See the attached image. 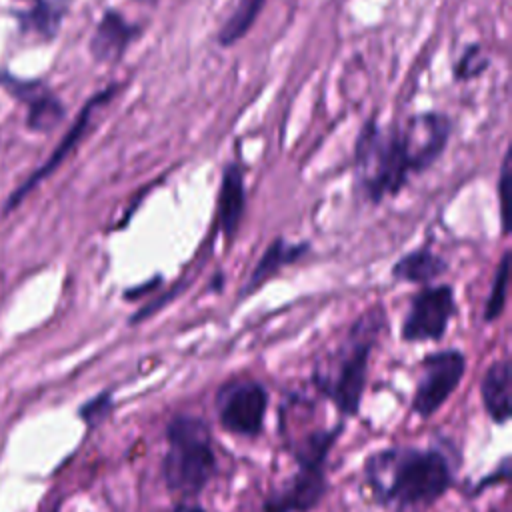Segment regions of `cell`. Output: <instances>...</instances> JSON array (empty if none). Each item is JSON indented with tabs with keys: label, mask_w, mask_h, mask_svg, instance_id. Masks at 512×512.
<instances>
[{
	"label": "cell",
	"mask_w": 512,
	"mask_h": 512,
	"mask_svg": "<svg viewBox=\"0 0 512 512\" xmlns=\"http://www.w3.org/2000/svg\"><path fill=\"white\" fill-rule=\"evenodd\" d=\"M176 512H206V510H204L202 506L194 504V502H192V504H188V502H186V504H180V506L176 508Z\"/></svg>",
	"instance_id": "cell-25"
},
{
	"label": "cell",
	"mask_w": 512,
	"mask_h": 512,
	"mask_svg": "<svg viewBox=\"0 0 512 512\" xmlns=\"http://www.w3.org/2000/svg\"><path fill=\"white\" fill-rule=\"evenodd\" d=\"M266 0H238V6L230 14V18L222 24L218 32V44L220 46H232L240 38L246 36V32L256 22L258 14L262 12Z\"/></svg>",
	"instance_id": "cell-17"
},
{
	"label": "cell",
	"mask_w": 512,
	"mask_h": 512,
	"mask_svg": "<svg viewBox=\"0 0 512 512\" xmlns=\"http://www.w3.org/2000/svg\"><path fill=\"white\" fill-rule=\"evenodd\" d=\"M112 410H114V396L110 390H104L94 398H90L88 402H84L78 408V416L84 420L88 428H94V426H100L112 414Z\"/></svg>",
	"instance_id": "cell-20"
},
{
	"label": "cell",
	"mask_w": 512,
	"mask_h": 512,
	"mask_svg": "<svg viewBox=\"0 0 512 512\" xmlns=\"http://www.w3.org/2000/svg\"><path fill=\"white\" fill-rule=\"evenodd\" d=\"M310 250L308 242H288L284 238H274L264 254L254 264L252 272L248 274L246 284L240 290V298H248L260 286H264L272 276H276L284 266L298 262Z\"/></svg>",
	"instance_id": "cell-12"
},
{
	"label": "cell",
	"mask_w": 512,
	"mask_h": 512,
	"mask_svg": "<svg viewBox=\"0 0 512 512\" xmlns=\"http://www.w3.org/2000/svg\"><path fill=\"white\" fill-rule=\"evenodd\" d=\"M510 378V362L506 358H500L486 368L480 382L482 406L488 418L498 426H504L512 414Z\"/></svg>",
	"instance_id": "cell-14"
},
{
	"label": "cell",
	"mask_w": 512,
	"mask_h": 512,
	"mask_svg": "<svg viewBox=\"0 0 512 512\" xmlns=\"http://www.w3.org/2000/svg\"><path fill=\"white\" fill-rule=\"evenodd\" d=\"M162 480L178 504L198 498L218 472L212 430L196 414H176L166 426Z\"/></svg>",
	"instance_id": "cell-4"
},
{
	"label": "cell",
	"mask_w": 512,
	"mask_h": 512,
	"mask_svg": "<svg viewBox=\"0 0 512 512\" xmlns=\"http://www.w3.org/2000/svg\"><path fill=\"white\" fill-rule=\"evenodd\" d=\"M268 400L262 382L252 378L230 380L216 392L218 422L228 434L256 438L264 428Z\"/></svg>",
	"instance_id": "cell-5"
},
{
	"label": "cell",
	"mask_w": 512,
	"mask_h": 512,
	"mask_svg": "<svg viewBox=\"0 0 512 512\" xmlns=\"http://www.w3.org/2000/svg\"><path fill=\"white\" fill-rule=\"evenodd\" d=\"M0 82L6 86V90L28 102V128L48 132L62 122L66 112L62 102L40 82H16L14 78H4Z\"/></svg>",
	"instance_id": "cell-10"
},
{
	"label": "cell",
	"mask_w": 512,
	"mask_h": 512,
	"mask_svg": "<svg viewBox=\"0 0 512 512\" xmlns=\"http://www.w3.org/2000/svg\"><path fill=\"white\" fill-rule=\"evenodd\" d=\"M454 316V288L450 284H430L412 296L400 336L404 342H438L444 338Z\"/></svg>",
	"instance_id": "cell-7"
},
{
	"label": "cell",
	"mask_w": 512,
	"mask_h": 512,
	"mask_svg": "<svg viewBox=\"0 0 512 512\" xmlns=\"http://www.w3.org/2000/svg\"><path fill=\"white\" fill-rule=\"evenodd\" d=\"M222 280H224V274H222V272H216V274L212 276V284H210V290L218 292V290L222 288Z\"/></svg>",
	"instance_id": "cell-26"
},
{
	"label": "cell",
	"mask_w": 512,
	"mask_h": 512,
	"mask_svg": "<svg viewBox=\"0 0 512 512\" xmlns=\"http://www.w3.org/2000/svg\"><path fill=\"white\" fill-rule=\"evenodd\" d=\"M446 270H448V260L444 256L436 254L430 248H418L400 256L394 262L390 274L398 282L432 284L436 278L444 276Z\"/></svg>",
	"instance_id": "cell-15"
},
{
	"label": "cell",
	"mask_w": 512,
	"mask_h": 512,
	"mask_svg": "<svg viewBox=\"0 0 512 512\" xmlns=\"http://www.w3.org/2000/svg\"><path fill=\"white\" fill-rule=\"evenodd\" d=\"M116 90H118V86H108V88H104L102 92L94 94V96L84 104V108H82V112L78 114L76 122H74L72 128L66 132V136L60 140V144H58L56 150L50 154V158H48L22 186H18V190L10 196V200L6 202V210L16 208V206L32 192V188H36L44 178H48V176L64 162V158L76 148V144H78V142L82 140V136L86 134L94 110H98L100 106H104V104L116 94Z\"/></svg>",
	"instance_id": "cell-9"
},
{
	"label": "cell",
	"mask_w": 512,
	"mask_h": 512,
	"mask_svg": "<svg viewBox=\"0 0 512 512\" xmlns=\"http://www.w3.org/2000/svg\"><path fill=\"white\" fill-rule=\"evenodd\" d=\"M450 132V118L440 112H422L390 126L366 122L354 148L358 188L374 204L396 196L412 174L440 158Z\"/></svg>",
	"instance_id": "cell-1"
},
{
	"label": "cell",
	"mask_w": 512,
	"mask_h": 512,
	"mask_svg": "<svg viewBox=\"0 0 512 512\" xmlns=\"http://www.w3.org/2000/svg\"><path fill=\"white\" fill-rule=\"evenodd\" d=\"M364 480L378 506L390 512H422L452 486L450 456L438 448L390 446L364 462Z\"/></svg>",
	"instance_id": "cell-2"
},
{
	"label": "cell",
	"mask_w": 512,
	"mask_h": 512,
	"mask_svg": "<svg viewBox=\"0 0 512 512\" xmlns=\"http://www.w3.org/2000/svg\"><path fill=\"white\" fill-rule=\"evenodd\" d=\"M508 464H510V460H508V458H502L500 468H498V470H494V474H490L488 478H484L482 482H478V484H476V492H482V490H484V486H488V484H490V482H494V480H496V482H504V480L508 478V472H510V470H508Z\"/></svg>",
	"instance_id": "cell-23"
},
{
	"label": "cell",
	"mask_w": 512,
	"mask_h": 512,
	"mask_svg": "<svg viewBox=\"0 0 512 512\" xmlns=\"http://www.w3.org/2000/svg\"><path fill=\"white\" fill-rule=\"evenodd\" d=\"M508 274H510V252L506 250L496 266L494 280L484 304V314H482L484 322H494L502 314L506 304V292H508Z\"/></svg>",
	"instance_id": "cell-18"
},
{
	"label": "cell",
	"mask_w": 512,
	"mask_h": 512,
	"mask_svg": "<svg viewBox=\"0 0 512 512\" xmlns=\"http://www.w3.org/2000/svg\"><path fill=\"white\" fill-rule=\"evenodd\" d=\"M488 66V58L484 56V50L480 46H470L468 50H464V54L460 56L454 74L460 80H468L474 78L478 74H482Z\"/></svg>",
	"instance_id": "cell-21"
},
{
	"label": "cell",
	"mask_w": 512,
	"mask_h": 512,
	"mask_svg": "<svg viewBox=\"0 0 512 512\" xmlns=\"http://www.w3.org/2000/svg\"><path fill=\"white\" fill-rule=\"evenodd\" d=\"M296 472L264 498L262 512H312L328 492L326 466L296 464Z\"/></svg>",
	"instance_id": "cell-8"
},
{
	"label": "cell",
	"mask_w": 512,
	"mask_h": 512,
	"mask_svg": "<svg viewBox=\"0 0 512 512\" xmlns=\"http://www.w3.org/2000/svg\"><path fill=\"white\" fill-rule=\"evenodd\" d=\"M344 426H332V428H320V430H312L306 436H302L300 440H296L294 444H290V452L296 464H304V466H326L328 454L332 450V446L336 444L338 436L342 434Z\"/></svg>",
	"instance_id": "cell-16"
},
{
	"label": "cell",
	"mask_w": 512,
	"mask_h": 512,
	"mask_svg": "<svg viewBox=\"0 0 512 512\" xmlns=\"http://www.w3.org/2000/svg\"><path fill=\"white\" fill-rule=\"evenodd\" d=\"M246 206L244 170L238 162H228L222 170L218 192V222L226 238H234Z\"/></svg>",
	"instance_id": "cell-13"
},
{
	"label": "cell",
	"mask_w": 512,
	"mask_h": 512,
	"mask_svg": "<svg viewBox=\"0 0 512 512\" xmlns=\"http://www.w3.org/2000/svg\"><path fill=\"white\" fill-rule=\"evenodd\" d=\"M140 34V28L126 22L118 12L108 10L98 22L92 38H90V54L100 64L116 62L124 56L126 48Z\"/></svg>",
	"instance_id": "cell-11"
},
{
	"label": "cell",
	"mask_w": 512,
	"mask_h": 512,
	"mask_svg": "<svg viewBox=\"0 0 512 512\" xmlns=\"http://www.w3.org/2000/svg\"><path fill=\"white\" fill-rule=\"evenodd\" d=\"M466 372V356L458 348H444L424 356L422 374L418 378L412 412L418 418H430L458 388Z\"/></svg>",
	"instance_id": "cell-6"
},
{
	"label": "cell",
	"mask_w": 512,
	"mask_h": 512,
	"mask_svg": "<svg viewBox=\"0 0 512 512\" xmlns=\"http://www.w3.org/2000/svg\"><path fill=\"white\" fill-rule=\"evenodd\" d=\"M160 280H162L160 276H154L150 282H146V284H138V286H134V288L126 290V292H124V298H126V300H128V298H130V300H136V298H140L142 294H148L152 288H156Z\"/></svg>",
	"instance_id": "cell-24"
},
{
	"label": "cell",
	"mask_w": 512,
	"mask_h": 512,
	"mask_svg": "<svg viewBox=\"0 0 512 512\" xmlns=\"http://www.w3.org/2000/svg\"><path fill=\"white\" fill-rule=\"evenodd\" d=\"M60 20H62V6L40 0L30 12L24 14L22 22L26 28H34L44 36H54L60 26Z\"/></svg>",
	"instance_id": "cell-19"
},
{
	"label": "cell",
	"mask_w": 512,
	"mask_h": 512,
	"mask_svg": "<svg viewBox=\"0 0 512 512\" xmlns=\"http://www.w3.org/2000/svg\"><path fill=\"white\" fill-rule=\"evenodd\" d=\"M510 186V154L506 152L502 168H500V178H498V206H500V222H502V232L508 234V224H506V192Z\"/></svg>",
	"instance_id": "cell-22"
},
{
	"label": "cell",
	"mask_w": 512,
	"mask_h": 512,
	"mask_svg": "<svg viewBox=\"0 0 512 512\" xmlns=\"http://www.w3.org/2000/svg\"><path fill=\"white\" fill-rule=\"evenodd\" d=\"M386 310L376 304L364 310L348 328L346 336L312 374L316 390L330 400L342 416H356L368 382V364L382 332L386 330Z\"/></svg>",
	"instance_id": "cell-3"
}]
</instances>
